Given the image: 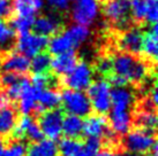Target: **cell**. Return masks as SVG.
Returning a JSON list of instances; mask_svg holds the SVG:
<instances>
[{"label":"cell","mask_w":158,"mask_h":156,"mask_svg":"<svg viewBox=\"0 0 158 156\" xmlns=\"http://www.w3.org/2000/svg\"><path fill=\"white\" fill-rule=\"evenodd\" d=\"M4 142H2V139L0 138V156H2L4 154Z\"/></svg>","instance_id":"cell-41"},{"label":"cell","mask_w":158,"mask_h":156,"mask_svg":"<svg viewBox=\"0 0 158 156\" xmlns=\"http://www.w3.org/2000/svg\"><path fill=\"white\" fill-rule=\"evenodd\" d=\"M92 76L94 72L91 67L84 61H79L74 68L62 77L61 80L62 84H65L70 90L83 91L90 86L92 83Z\"/></svg>","instance_id":"cell-8"},{"label":"cell","mask_w":158,"mask_h":156,"mask_svg":"<svg viewBox=\"0 0 158 156\" xmlns=\"http://www.w3.org/2000/svg\"><path fill=\"white\" fill-rule=\"evenodd\" d=\"M48 37L37 35L35 32H23L19 33L16 41H15V47L20 54L24 57H34L38 53L43 52L48 48Z\"/></svg>","instance_id":"cell-7"},{"label":"cell","mask_w":158,"mask_h":156,"mask_svg":"<svg viewBox=\"0 0 158 156\" xmlns=\"http://www.w3.org/2000/svg\"><path fill=\"white\" fill-rule=\"evenodd\" d=\"M155 143H156L155 132L139 129V127L135 130L128 131L123 141V147L128 152L141 153V154L150 152Z\"/></svg>","instance_id":"cell-6"},{"label":"cell","mask_w":158,"mask_h":156,"mask_svg":"<svg viewBox=\"0 0 158 156\" xmlns=\"http://www.w3.org/2000/svg\"><path fill=\"white\" fill-rule=\"evenodd\" d=\"M95 156H119V155L115 152H113V150L104 149V150H99Z\"/></svg>","instance_id":"cell-39"},{"label":"cell","mask_w":158,"mask_h":156,"mask_svg":"<svg viewBox=\"0 0 158 156\" xmlns=\"http://www.w3.org/2000/svg\"><path fill=\"white\" fill-rule=\"evenodd\" d=\"M13 16L12 0H0V20L8 22Z\"/></svg>","instance_id":"cell-36"},{"label":"cell","mask_w":158,"mask_h":156,"mask_svg":"<svg viewBox=\"0 0 158 156\" xmlns=\"http://www.w3.org/2000/svg\"><path fill=\"white\" fill-rule=\"evenodd\" d=\"M1 60H2V52H0V65H1Z\"/></svg>","instance_id":"cell-42"},{"label":"cell","mask_w":158,"mask_h":156,"mask_svg":"<svg viewBox=\"0 0 158 156\" xmlns=\"http://www.w3.org/2000/svg\"><path fill=\"white\" fill-rule=\"evenodd\" d=\"M102 147V141L98 138H88L84 145H82L81 150L76 156H95Z\"/></svg>","instance_id":"cell-33"},{"label":"cell","mask_w":158,"mask_h":156,"mask_svg":"<svg viewBox=\"0 0 158 156\" xmlns=\"http://www.w3.org/2000/svg\"><path fill=\"white\" fill-rule=\"evenodd\" d=\"M99 1H101V2H103V1H105V0H99Z\"/></svg>","instance_id":"cell-43"},{"label":"cell","mask_w":158,"mask_h":156,"mask_svg":"<svg viewBox=\"0 0 158 156\" xmlns=\"http://www.w3.org/2000/svg\"><path fill=\"white\" fill-rule=\"evenodd\" d=\"M50 7L58 12H66L69 8L72 0H48Z\"/></svg>","instance_id":"cell-38"},{"label":"cell","mask_w":158,"mask_h":156,"mask_svg":"<svg viewBox=\"0 0 158 156\" xmlns=\"http://www.w3.org/2000/svg\"><path fill=\"white\" fill-rule=\"evenodd\" d=\"M144 22L145 24H157L158 2L157 0H144Z\"/></svg>","instance_id":"cell-31"},{"label":"cell","mask_w":158,"mask_h":156,"mask_svg":"<svg viewBox=\"0 0 158 156\" xmlns=\"http://www.w3.org/2000/svg\"><path fill=\"white\" fill-rule=\"evenodd\" d=\"M151 65L155 67L142 57L126 52H118L112 57V74L123 78L127 83L142 84L150 76Z\"/></svg>","instance_id":"cell-1"},{"label":"cell","mask_w":158,"mask_h":156,"mask_svg":"<svg viewBox=\"0 0 158 156\" xmlns=\"http://www.w3.org/2000/svg\"><path fill=\"white\" fill-rule=\"evenodd\" d=\"M13 135L15 139L26 138L32 142H37L44 137L38 123L29 115H24L21 119H19L18 123H15Z\"/></svg>","instance_id":"cell-13"},{"label":"cell","mask_w":158,"mask_h":156,"mask_svg":"<svg viewBox=\"0 0 158 156\" xmlns=\"http://www.w3.org/2000/svg\"><path fill=\"white\" fill-rule=\"evenodd\" d=\"M62 119L64 114L60 109L46 110L40 115L38 119V125L43 135L50 140H57L62 135Z\"/></svg>","instance_id":"cell-9"},{"label":"cell","mask_w":158,"mask_h":156,"mask_svg":"<svg viewBox=\"0 0 158 156\" xmlns=\"http://www.w3.org/2000/svg\"><path fill=\"white\" fill-rule=\"evenodd\" d=\"M98 14L97 0H75L72 8V18L77 24L88 26L95 21Z\"/></svg>","instance_id":"cell-11"},{"label":"cell","mask_w":158,"mask_h":156,"mask_svg":"<svg viewBox=\"0 0 158 156\" xmlns=\"http://www.w3.org/2000/svg\"><path fill=\"white\" fill-rule=\"evenodd\" d=\"M121 156H147L144 154H141V153H131V152H127V153H123Z\"/></svg>","instance_id":"cell-40"},{"label":"cell","mask_w":158,"mask_h":156,"mask_svg":"<svg viewBox=\"0 0 158 156\" xmlns=\"http://www.w3.org/2000/svg\"><path fill=\"white\" fill-rule=\"evenodd\" d=\"M133 123V117L129 111H118L111 110L110 125L115 135H126Z\"/></svg>","instance_id":"cell-20"},{"label":"cell","mask_w":158,"mask_h":156,"mask_svg":"<svg viewBox=\"0 0 158 156\" xmlns=\"http://www.w3.org/2000/svg\"><path fill=\"white\" fill-rule=\"evenodd\" d=\"M16 123V113L10 107L0 109V135H8Z\"/></svg>","instance_id":"cell-28"},{"label":"cell","mask_w":158,"mask_h":156,"mask_svg":"<svg viewBox=\"0 0 158 156\" xmlns=\"http://www.w3.org/2000/svg\"><path fill=\"white\" fill-rule=\"evenodd\" d=\"M79 62V57L75 51H68V52L58 54L51 59V67L53 75L56 76H65L75 67Z\"/></svg>","instance_id":"cell-17"},{"label":"cell","mask_w":158,"mask_h":156,"mask_svg":"<svg viewBox=\"0 0 158 156\" xmlns=\"http://www.w3.org/2000/svg\"><path fill=\"white\" fill-rule=\"evenodd\" d=\"M13 15L15 16H28L35 18L36 13H38L44 0H13Z\"/></svg>","instance_id":"cell-21"},{"label":"cell","mask_w":158,"mask_h":156,"mask_svg":"<svg viewBox=\"0 0 158 156\" xmlns=\"http://www.w3.org/2000/svg\"><path fill=\"white\" fill-rule=\"evenodd\" d=\"M89 28L81 24L70 25L66 30L60 31L51 40H48V53L50 54H61L68 51H75L89 38Z\"/></svg>","instance_id":"cell-2"},{"label":"cell","mask_w":158,"mask_h":156,"mask_svg":"<svg viewBox=\"0 0 158 156\" xmlns=\"http://www.w3.org/2000/svg\"><path fill=\"white\" fill-rule=\"evenodd\" d=\"M88 98L91 108L99 115L111 110V85L105 79H98L88 87Z\"/></svg>","instance_id":"cell-5"},{"label":"cell","mask_w":158,"mask_h":156,"mask_svg":"<svg viewBox=\"0 0 158 156\" xmlns=\"http://www.w3.org/2000/svg\"><path fill=\"white\" fill-rule=\"evenodd\" d=\"M35 18H28V16H15L13 15L12 18L9 20V24L18 33H23L28 32L32 26Z\"/></svg>","instance_id":"cell-30"},{"label":"cell","mask_w":158,"mask_h":156,"mask_svg":"<svg viewBox=\"0 0 158 156\" xmlns=\"http://www.w3.org/2000/svg\"><path fill=\"white\" fill-rule=\"evenodd\" d=\"M95 70L106 78L112 75V57L103 55L99 57L95 63Z\"/></svg>","instance_id":"cell-34"},{"label":"cell","mask_w":158,"mask_h":156,"mask_svg":"<svg viewBox=\"0 0 158 156\" xmlns=\"http://www.w3.org/2000/svg\"><path fill=\"white\" fill-rule=\"evenodd\" d=\"M61 103V98L56 88L46 87L38 94V111H46L51 109L58 108V106Z\"/></svg>","instance_id":"cell-22"},{"label":"cell","mask_w":158,"mask_h":156,"mask_svg":"<svg viewBox=\"0 0 158 156\" xmlns=\"http://www.w3.org/2000/svg\"><path fill=\"white\" fill-rule=\"evenodd\" d=\"M26 78V77H24ZM23 78V79H24ZM15 83L13 85H9V86L6 87V92H5V96L8 98V100L10 101H18L19 98H20V94H21V90H22V82Z\"/></svg>","instance_id":"cell-37"},{"label":"cell","mask_w":158,"mask_h":156,"mask_svg":"<svg viewBox=\"0 0 158 156\" xmlns=\"http://www.w3.org/2000/svg\"><path fill=\"white\" fill-rule=\"evenodd\" d=\"M40 92L37 88L31 85L28 78H24L22 82V90H21V94L19 98V109L20 111L24 115H29L31 113L38 111V104H37V100H38V94Z\"/></svg>","instance_id":"cell-15"},{"label":"cell","mask_w":158,"mask_h":156,"mask_svg":"<svg viewBox=\"0 0 158 156\" xmlns=\"http://www.w3.org/2000/svg\"><path fill=\"white\" fill-rule=\"evenodd\" d=\"M83 132V119L82 117L68 114L62 119V133L67 138H79Z\"/></svg>","instance_id":"cell-24"},{"label":"cell","mask_w":158,"mask_h":156,"mask_svg":"<svg viewBox=\"0 0 158 156\" xmlns=\"http://www.w3.org/2000/svg\"><path fill=\"white\" fill-rule=\"evenodd\" d=\"M72 1H73V0H72Z\"/></svg>","instance_id":"cell-44"},{"label":"cell","mask_w":158,"mask_h":156,"mask_svg":"<svg viewBox=\"0 0 158 156\" xmlns=\"http://www.w3.org/2000/svg\"><path fill=\"white\" fill-rule=\"evenodd\" d=\"M31 29L35 33L40 36H56L60 31L64 30L62 18H59L57 14L53 15H42L38 18L34 20Z\"/></svg>","instance_id":"cell-14"},{"label":"cell","mask_w":158,"mask_h":156,"mask_svg":"<svg viewBox=\"0 0 158 156\" xmlns=\"http://www.w3.org/2000/svg\"><path fill=\"white\" fill-rule=\"evenodd\" d=\"M134 103V93L127 86L114 87L111 90V109L129 111Z\"/></svg>","instance_id":"cell-18"},{"label":"cell","mask_w":158,"mask_h":156,"mask_svg":"<svg viewBox=\"0 0 158 156\" xmlns=\"http://www.w3.org/2000/svg\"><path fill=\"white\" fill-rule=\"evenodd\" d=\"M16 36L15 30L10 26L9 22L0 20V52L12 51L15 46Z\"/></svg>","instance_id":"cell-25"},{"label":"cell","mask_w":158,"mask_h":156,"mask_svg":"<svg viewBox=\"0 0 158 156\" xmlns=\"http://www.w3.org/2000/svg\"><path fill=\"white\" fill-rule=\"evenodd\" d=\"M134 123L139 129L155 132L156 127H157V115L155 111L141 110L134 117Z\"/></svg>","instance_id":"cell-26"},{"label":"cell","mask_w":158,"mask_h":156,"mask_svg":"<svg viewBox=\"0 0 158 156\" xmlns=\"http://www.w3.org/2000/svg\"><path fill=\"white\" fill-rule=\"evenodd\" d=\"M0 68L2 72L24 75L30 70V61L27 57L12 49L8 52H2V60Z\"/></svg>","instance_id":"cell-12"},{"label":"cell","mask_w":158,"mask_h":156,"mask_svg":"<svg viewBox=\"0 0 158 156\" xmlns=\"http://www.w3.org/2000/svg\"><path fill=\"white\" fill-rule=\"evenodd\" d=\"M158 31L157 24L150 26V30L143 33V45H142V55L144 60H147L151 64H156L158 54Z\"/></svg>","instance_id":"cell-19"},{"label":"cell","mask_w":158,"mask_h":156,"mask_svg":"<svg viewBox=\"0 0 158 156\" xmlns=\"http://www.w3.org/2000/svg\"><path fill=\"white\" fill-rule=\"evenodd\" d=\"M83 143L77 138H64L58 145V152L61 156H76Z\"/></svg>","instance_id":"cell-29"},{"label":"cell","mask_w":158,"mask_h":156,"mask_svg":"<svg viewBox=\"0 0 158 156\" xmlns=\"http://www.w3.org/2000/svg\"><path fill=\"white\" fill-rule=\"evenodd\" d=\"M27 149L28 147L24 141L20 139H15L7 145V147L4 148L2 156H26Z\"/></svg>","instance_id":"cell-32"},{"label":"cell","mask_w":158,"mask_h":156,"mask_svg":"<svg viewBox=\"0 0 158 156\" xmlns=\"http://www.w3.org/2000/svg\"><path fill=\"white\" fill-rule=\"evenodd\" d=\"M51 54L48 52H40L37 55L32 57V61L30 62V70L34 72V75L46 74L50 71L51 67Z\"/></svg>","instance_id":"cell-27"},{"label":"cell","mask_w":158,"mask_h":156,"mask_svg":"<svg viewBox=\"0 0 158 156\" xmlns=\"http://www.w3.org/2000/svg\"><path fill=\"white\" fill-rule=\"evenodd\" d=\"M26 77L24 75H18L13 72H2L0 75V85L4 87H7L9 85H13L15 83L21 82L23 78Z\"/></svg>","instance_id":"cell-35"},{"label":"cell","mask_w":158,"mask_h":156,"mask_svg":"<svg viewBox=\"0 0 158 156\" xmlns=\"http://www.w3.org/2000/svg\"><path fill=\"white\" fill-rule=\"evenodd\" d=\"M60 98L65 110L70 115L85 117L91 113L92 108L90 100L83 91L66 88L62 91Z\"/></svg>","instance_id":"cell-4"},{"label":"cell","mask_w":158,"mask_h":156,"mask_svg":"<svg viewBox=\"0 0 158 156\" xmlns=\"http://www.w3.org/2000/svg\"><path fill=\"white\" fill-rule=\"evenodd\" d=\"M117 45L121 52H126L133 55H142L143 33L136 26L121 31L117 39Z\"/></svg>","instance_id":"cell-10"},{"label":"cell","mask_w":158,"mask_h":156,"mask_svg":"<svg viewBox=\"0 0 158 156\" xmlns=\"http://www.w3.org/2000/svg\"><path fill=\"white\" fill-rule=\"evenodd\" d=\"M107 121L103 115H92L83 121V133L87 138H105L109 135Z\"/></svg>","instance_id":"cell-16"},{"label":"cell","mask_w":158,"mask_h":156,"mask_svg":"<svg viewBox=\"0 0 158 156\" xmlns=\"http://www.w3.org/2000/svg\"><path fill=\"white\" fill-rule=\"evenodd\" d=\"M101 4L103 15L111 25L121 31L133 28L132 0H105Z\"/></svg>","instance_id":"cell-3"},{"label":"cell","mask_w":158,"mask_h":156,"mask_svg":"<svg viewBox=\"0 0 158 156\" xmlns=\"http://www.w3.org/2000/svg\"><path fill=\"white\" fill-rule=\"evenodd\" d=\"M58 146L54 140L42 139L27 149L26 156H58Z\"/></svg>","instance_id":"cell-23"}]
</instances>
